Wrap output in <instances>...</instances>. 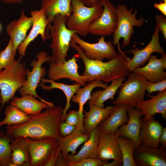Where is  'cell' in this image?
I'll list each match as a JSON object with an SVG mask.
<instances>
[{"label": "cell", "mask_w": 166, "mask_h": 166, "mask_svg": "<svg viewBox=\"0 0 166 166\" xmlns=\"http://www.w3.org/2000/svg\"><path fill=\"white\" fill-rule=\"evenodd\" d=\"M63 110L60 105L49 107L39 114L29 115L31 119L24 123L7 125L6 133L13 139L24 136L39 139L49 137L58 140L61 137L59 128Z\"/></svg>", "instance_id": "cell-1"}, {"label": "cell", "mask_w": 166, "mask_h": 166, "mask_svg": "<svg viewBox=\"0 0 166 166\" xmlns=\"http://www.w3.org/2000/svg\"><path fill=\"white\" fill-rule=\"evenodd\" d=\"M69 45L77 51L79 58L84 63L85 69L81 75L88 78L91 82L100 80L107 83L116 78L128 76L131 73L127 64L131 58L122 51L118 52L115 57L104 62L88 58L83 49L72 39Z\"/></svg>", "instance_id": "cell-2"}, {"label": "cell", "mask_w": 166, "mask_h": 166, "mask_svg": "<svg viewBox=\"0 0 166 166\" xmlns=\"http://www.w3.org/2000/svg\"><path fill=\"white\" fill-rule=\"evenodd\" d=\"M67 18L56 15L48 27L52 42L50 47L52 52L51 61L54 63L66 61L72 35L76 32L67 28Z\"/></svg>", "instance_id": "cell-3"}, {"label": "cell", "mask_w": 166, "mask_h": 166, "mask_svg": "<svg viewBox=\"0 0 166 166\" xmlns=\"http://www.w3.org/2000/svg\"><path fill=\"white\" fill-rule=\"evenodd\" d=\"M23 57L0 71V91L2 100L0 113L6 103L25 84L28 69L22 62Z\"/></svg>", "instance_id": "cell-4"}, {"label": "cell", "mask_w": 166, "mask_h": 166, "mask_svg": "<svg viewBox=\"0 0 166 166\" xmlns=\"http://www.w3.org/2000/svg\"><path fill=\"white\" fill-rule=\"evenodd\" d=\"M72 6V12L67 18V27L85 37L89 34L91 23L102 14L103 6L100 1L92 6H87L81 0H73Z\"/></svg>", "instance_id": "cell-5"}, {"label": "cell", "mask_w": 166, "mask_h": 166, "mask_svg": "<svg viewBox=\"0 0 166 166\" xmlns=\"http://www.w3.org/2000/svg\"><path fill=\"white\" fill-rule=\"evenodd\" d=\"M134 7L132 6L128 10V6L124 4H121L115 7L118 23L117 29L113 33V45H117L118 52L121 50L119 44V40L121 38L124 39L122 44L127 46L130 43L132 35L134 33V26L140 27L142 26L145 19L141 18L138 19L136 15L138 13L137 10L132 11Z\"/></svg>", "instance_id": "cell-6"}, {"label": "cell", "mask_w": 166, "mask_h": 166, "mask_svg": "<svg viewBox=\"0 0 166 166\" xmlns=\"http://www.w3.org/2000/svg\"><path fill=\"white\" fill-rule=\"evenodd\" d=\"M147 82L140 74L134 72H131L120 87L117 97L112 104L135 107L136 104L144 100Z\"/></svg>", "instance_id": "cell-7"}, {"label": "cell", "mask_w": 166, "mask_h": 166, "mask_svg": "<svg viewBox=\"0 0 166 166\" xmlns=\"http://www.w3.org/2000/svg\"><path fill=\"white\" fill-rule=\"evenodd\" d=\"M50 61L51 56L48 55L46 52L42 51L38 54L36 59L33 60L30 63V65L32 67V69L31 71L28 69L25 84L18 90L21 96L30 94L38 98L42 102L47 103L51 106L54 105L53 103L40 97L36 92V89L41 79L44 77L46 73V69L42 65L45 62Z\"/></svg>", "instance_id": "cell-8"}, {"label": "cell", "mask_w": 166, "mask_h": 166, "mask_svg": "<svg viewBox=\"0 0 166 166\" xmlns=\"http://www.w3.org/2000/svg\"><path fill=\"white\" fill-rule=\"evenodd\" d=\"M103 7V11L97 19L90 24L89 34L104 37L111 35L116 30L118 23L115 7L109 0H100Z\"/></svg>", "instance_id": "cell-9"}, {"label": "cell", "mask_w": 166, "mask_h": 166, "mask_svg": "<svg viewBox=\"0 0 166 166\" xmlns=\"http://www.w3.org/2000/svg\"><path fill=\"white\" fill-rule=\"evenodd\" d=\"M24 137L28 145L30 166H45L58 145V140L49 137L39 139Z\"/></svg>", "instance_id": "cell-10"}, {"label": "cell", "mask_w": 166, "mask_h": 166, "mask_svg": "<svg viewBox=\"0 0 166 166\" xmlns=\"http://www.w3.org/2000/svg\"><path fill=\"white\" fill-rule=\"evenodd\" d=\"M77 61L78 59L74 55L63 62H50L48 73L49 79L55 81L62 78L69 79L84 86L86 85L85 82H91L88 78L79 74Z\"/></svg>", "instance_id": "cell-11"}, {"label": "cell", "mask_w": 166, "mask_h": 166, "mask_svg": "<svg viewBox=\"0 0 166 166\" xmlns=\"http://www.w3.org/2000/svg\"><path fill=\"white\" fill-rule=\"evenodd\" d=\"M71 39L83 49L86 56L90 59L100 61L105 58L110 60L118 55L113 42L110 41H105L103 37L98 39L97 42L91 43L82 40L77 34L75 33Z\"/></svg>", "instance_id": "cell-12"}, {"label": "cell", "mask_w": 166, "mask_h": 166, "mask_svg": "<svg viewBox=\"0 0 166 166\" xmlns=\"http://www.w3.org/2000/svg\"><path fill=\"white\" fill-rule=\"evenodd\" d=\"M160 30L156 25L152 38L148 45L144 48L132 49L128 53H131L133 56L128 61L127 64L129 71L134 72L137 67L144 66L148 60L152 53L156 52L166 55L164 50L160 45L159 41Z\"/></svg>", "instance_id": "cell-13"}, {"label": "cell", "mask_w": 166, "mask_h": 166, "mask_svg": "<svg viewBox=\"0 0 166 166\" xmlns=\"http://www.w3.org/2000/svg\"><path fill=\"white\" fill-rule=\"evenodd\" d=\"M30 14L33 18L32 28L28 35L18 48V52L20 56L25 57L26 49L30 44L40 35L43 41L48 39L46 30L50 25L49 19L41 8L39 10H31Z\"/></svg>", "instance_id": "cell-14"}, {"label": "cell", "mask_w": 166, "mask_h": 166, "mask_svg": "<svg viewBox=\"0 0 166 166\" xmlns=\"http://www.w3.org/2000/svg\"><path fill=\"white\" fill-rule=\"evenodd\" d=\"M137 166H166V147L140 145L134 153Z\"/></svg>", "instance_id": "cell-15"}, {"label": "cell", "mask_w": 166, "mask_h": 166, "mask_svg": "<svg viewBox=\"0 0 166 166\" xmlns=\"http://www.w3.org/2000/svg\"><path fill=\"white\" fill-rule=\"evenodd\" d=\"M128 122L121 125L114 133L115 137L122 136L131 139L137 148L140 147L139 137L142 115L141 110L134 107H128Z\"/></svg>", "instance_id": "cell-16"}, {"label": "cell", "mask_w": 166, "mask_h": 166, "mask_svg": "<svg viewBox=\"0 0 166 166\" xmlns=\"http://www.w3.org/2000/svg\"><path fill=\"white\" fill-rule=\"evenodd\" d=\"M97 159L104 161L112 159L123 162L121 151L114 133L100 132Z\"/></svg>", "instance_id": "cell-17"}, {"label": "cell", "mask_w": 166, "mask_h": 166, "mask_svg": "<svg viewBox=\"0 0 166 166\" xmlns=\"http://www.w3.org/2000/svg\"><path fill=\"white\" fill-rule=\"evenodd\" d=\"M32 17H27L24 11L22 10L19 19L12 21L7 26L6 31L12 39L15 56L18 47L26 38L27 32L32 26Z\"/></svg>", "instance_id": "cell-18"}, {"label": "cell", "mask_w": 166, "mask_h": 166, "mask_svg": "<svg viewBox=\"0 0 166 166\" xmlns=\"http://www.w3.org/2000/svg\"><path fill=\"white\" fill-rule=\"evenodd\" d=\"M147 95L149 99L142 101L135 107L141 110L142 118L147 120L155 114L160 113L163 118L166 119V89L159 91L156 95Z\"/></svg>", "instance_id": "cell-19"}, {"label": "cell", "mask_w": 166, "mask_h": 166, "mask_svg": "<svg viewBox=\"0 0 166 166\" xmlns=\"http://www.w3.org/2000/svg\"><path fill=\"white\" fill-rule=\"evenodd\" d=\"M146 65L136 68L134 72L143 76L150 82H155L166 80V55L158 58L151 55Z\"/></svg>", "instance_id": "cell-20"}, {"label": "cell", "mask_w": 166, "mask_h": 166, "mask_svg": "<svg viewBox=\"0 0 166 166\" xmlns=\"http://www.w3.org/2000/svg\"><path fill=\"white\" fill-rule=\"evenodd\" d=\"M141 120L140 145L153 147L159 146V137L164 127L162 125L156 120L154 116L147 120L142 118Z\"/></svg>", "instance_id": "cell-21"}, {"label": "cell", "mask_w": 166, "mask_h": 166, "mask_svg": "<svg viewBox=\"0 0 166 166\" xmlns=\"http://www.w3.org/2000/svg\"><path fill=\"white\" fill-rule=\"evenodd\" d=\"M128 106L126 105H116L109 116L99 125L101 132L114 133L122 125L128 120Z\"/></svg>", "instance_id": "cell-22"}, {"label": "cell", "mask_w": 166, "mask_h": 166, "mask_svg": "<svg viewBox=\"0 0 166 166\" xmlns=\"http://www.w3.org/2000/svg\"><path fill=\"white\" fill-rule=\"evenodd\" d=\"M100 132L98 125L90 132L89 139L84 143L79 152L74 155L68 153L65 158L66 160L76 162L87 158H97Z\"/></svg>", "instance_id": "cell-23"}, {"label": "cell", "mask_w": 166, "mask_h": 166, "mask_svg": "<svg viewBox=\"0 0 166 166\" xmlns=\"http://www.w3.org/2000/svg\"><path fill=\"white\" fill-rule=\"evenodd\" d=\"M90 109L87 112L83 110L84 117L83 120L85 132L89 134L91 131L106 118L111 112L113 106L100 108L88 101Z\"/></svg>", "instance_id": "cell-24"}, {"label": "cell", "mask_w": 166, "mask_h": 166, "mask_svg": "<svg viewBox=\"0 0 166 166\" xmlns=\"http://www.w3.org/2000/svg\"><path fill=\"white\" fill-rule=\"evenodd\" d=\"M89 136V134H86L77 127L69 134L61 136L58 141L63 156L65 159L69 152L72 155L76 154L78 147L86 142Z\"/></svg>", "instance_id": "cell-25"}, {"label": "cell", "mask_w": 166, "mask_h": 166, "mask_svg": "<svg viewBox=\"0 0 166 166\" xmlns=\"http://www.w3.org/2000/svg\"><path fill=\"white\" fill-rule=\"evenodd\" d=\"M10 104L28 115L39 114L43 109L53 106L39 101L35 97L30 94L25 95L21 97L14 96L10 100Z\"/></svg>", "instance_id": "cell-26"}, {"label": "cell", "mask_w": 166, "mask_h": 166, "mask_svg": "<svg viewBox=\"0 0 166 166\" xmlns=\"http://www.w3.org/2000/svg\"><path fill=\"white\" fill-rule=\"evenodd\" d=\"M10 146L12 156L9 166H30L28 145L24 136L13 139Z\"/></svg>", "instance_id": "cell-27"}, {"label": "cell", "mask_w": 166, "mask_h": 166, "mask_svg": "<svg viewBox=\"0 0 166 166\" xmlns=\"http://www.w3.org/2000/svg\"><path fill=\"white\" fill-rule=\"evenodd\" d=\"M40 81L41 82H40L39 85L42 89L51 90L55 89H59L62 91L65 94L66 103L63 109L61 119V122L64 121L67 112L71 107L70 101L73 97L77 90L82 85L77 83L71 85H66L44 77L42 78Z\"/></svg>", "instance_id": "cell-28"}, {"label": "cell", "mask_w": 166, "mask_h": 166, "mask_svg": "<svg viewBox=\"0 0 166 166\" xmlns=\"http://www.w3.org/2000/svg\"><path fill=\"white\" fill-rule=\"evenodd\" d=\"M108 85L107 83H104L100 80H95L89 83L83 88H79L76 91V95L73 97L71 100L72 102L77 104L79 105V128L82 131L85 132L83 120L84 116L83 113L84 106L87 101L91 98V93L94 88L100 87L103 89L105 88Z\"/></svg>", "instance_id": "cell-29"}, {"label": "cell", "mask_w": 166, "mask_h": 166, "mask_svg": "<svg viewBox=\"0 0 166 166\" xmlns=\"http://www.w3.org/2000/svg\"><path fill=\"white\" fill-rule=\"evenodd\" d=\"M73 0H42L41 7L49 19L50 24L57 15L60 14L66 18L72 12Z\"/></svg>", "instance_id": "cell-30"}, {"label": "cell", "mask_w": 166, "mask_h": 166, "mask_svg": "<svg viewBox=\"0 0 166 166\" xmlns=\"http://www.w3.org/2000/svg\"><path fill=\"white\" fill-rule=\"evenodd\" d=\"M125 77H122L114 79L104 89L94 92L91 94V99L89 100L100 108H105L104 102L109 99H113L117 90L125 81Z\"/></svg>", "instance_id": "cell-31"}, {"label": "cell", "mask_w": 166, "mask_h": 166, "mask_svg": "<svg viewBox=\"0 0 166 166\" xmlns=\"http://www.w3.org/2000/svg\"><path fill=\"white\" fill-rule=\"evenodd\" d=\"M117 139L122 153V166H137L134 153L137 148L134 142L131 139L124 136H119Z\"/></svg>", "instance_id": "cell-32"}, {"label": "cell", "mask_w": 166, "mask_h": 166, "mask_svg": "<svg viewBox=\"0 0 166 166\" xmlns=\"http://www.w3.org/2000/svg\"><path fill=\"white\" fill-rule=\"evenodd\" d=\"M5 118L0 121V127L6 124L18 125L24 123L31 119V117L15 106L10 105L5 109Z\"/></svg>", "instance_id": "cell-33"}, {"label": "cell", "mask_w": 166, "mask_h": 166, "mask_svg": "<svg viewBox=\"0 0 166 166\" xmlns=\"http://www.w3.org/2000/svg\"><path fill=\"white\" fill-rule=\"evenodd\" d=\"M13 138L0 131V166H9L12 156L10 143Z\"/></svg>", "instance_id": "cell-34"}, {"label": "cell", "mask_w": 166, "mask_h": 166, "mask_svg": "<svg viewBox=\"0 0 166 166\" xmlns=\"http://www.w3.org/2000/svg\"><path fill=\"white\" fill-rule=\"evenodd\" d=\"M15 56L13 42L12 39L10 38L5 49L0 51V71L14 62L16 61Z\"/></svg>", "instance_id": "cell-35"}, {"label": "cell", "mask_w": 166, "mask_h": 166, "mask_svg": "<svg viewBox=\"0 0 166 166\" xmlns=\"http://www.w3.org/2000/svg\"><path fill=\"white\" fill-rule=\"evenodd\" d=\"M109 162L108 161H102L97 158H87L76 162L66 160V166H104Z\"/></svg>", "instance_id": "cell-36"}, {"label": "cell", "mask_w": 166, "mask_h": 166, "mask_svg": "<svg viewBox=\"0 0 166 166\" xmlns=\"http://www.w3.org/2000/svg\"><path fill=\"white\" fill-rule=\"evenodd\" d=\"M165 89H166V80L155 82L147 81L146 86V91L149 94Z\"/></svg>", "instance_id": "cell-37"}, {"label": "cell", "mask_w": 166, "mask_h": 166, "mask_svg": "<svg viewBox=\"0 0 166 166\" xmlns=\"http://www.w3.org/2000/svg\"><path fill=\"white\" fill-rule=\"evenodd\" d=\"M65 121L78 128L79 125V115L78 110H72L67 113Z\"/></svg>", "instance_id": "cell-38"}, {"label": "cell", "mask_w": 166, "mask_h": 166, "mask_svg": "<svg viewBox=\"0 0 166 166\" xmlns=\"http://www.w3.org/2000/svg\"><path fill=\"white\" fill-rule=\"evenodd\" d=\"M76 126L69 124L65 121L61 122L59 128V131L61 136L64 137L71 133L75 129Z\"/></svg>", "instance_id": "cell-39"}, {"label": "cell", "mask_w": 166, "mask_h": 166, "mask_svg": "<svg viewBox=\"0 0 166 166\" xmlns=\"http://www.w3.org/2000/svg\"><path fill=\"white\" fill-rule=\"evenodd\" d=\"M155 21L160 31L161 32L163 37L166 40V18L161 15H156Z\"/></svg>", "instance_id": "cell-40"}, {"label": "cell", "mask_w": 166, "mask_h": 166, "mask_svg": "<svg viewBox=\"0 0 166 166\" xmlns=\"http://www.w3.org/2000/svg\"><path fill=\"white\" fill-rule=\"evenodd\" d=\"M61 151V149L58 145L54 150L45 166H54L56 160Z\"/></svg>", "instance_id": "cell-41"}, {"label": "cell", "mask_w": 166, "mask_h": 166, "mask_svg": "<svg viewBox=\"0 0 166 166\" xmlns=\"http://www.w3.org/2000/svg\"><path fill=\"white\" fill-rule=\"evenodd\" d=\"M154 6L159 10L163 15L166 16V1L155 3L154 4Z\"/></svg>", "instance_id": "cell-42"}, {"label": "cell", "mask_w": 166, "mask_h": 166, "mask_svg": "<svg viewBox=\"0 0 166 166\" xmlns=\"http://www.w3.org/2000/svg\"><path fill=\"white\" fill-rule=\"evenodd\" d=\"M159 143L161 144V146L164 147H166V128L163 127L160 136Z\"/></svg>", "instance_id": "cell-43"}, {"label": "cell", "mask_w": 166, "mask_h": 166, "mask_svg": "<svg viewBox=\"0 0 166 166\" xmlns=\"http://www.w3.org/2000/svg\"><path fill=\"white\" fill-rule=\"evenodd\" d=\"M55 166H66V160L62 156L61 151L56 162Z\"/></svg>", "instance_id": "cell-44"}, {"label": "cell", "mask_w": 166, "mask_h": 166, "mask_svg": "<svg viewBox=\"0 0 166 166\" xmlns=\"http://www.w3.org/2000/svg\"><path fill=\"white\" fill-rule=\"evenodd\" d=\"M87 6H91L100 2V0H81Z\"/></svg>", "instance_id": "cell-45"}, {"label": "cell", "mask_w": 166, "mask_h": 166, "mask_svg": "<svg viewBox=\"0 0 166 166\" xmlns=\"http://www.w3.org/2000/svg\"><path fill=\"white\" fill-rule=\"evenodd\" d=\"M123 162L116 160H113V161L109 163V162L105 164L104 166H122Z\"/></svg>", "instance_id": "cell-46"}, {"label": "cell", "mask_w": 166, "mask_h": 166, "mask_svg": "<svg viewBox=\"0 0 166 166\" xmlns=\"http://www.w3.org/2000/svg\"><path fill=\"white\" fill-rule=\"evenodd\" d=\"M7 4L22 3V0H0Z\"/></svg>", "instance_id": "cell-47"}, {"label": "cell", "mask_w": 166, "mask_h": 166, "mask_svg": "<svg viewBox=\"0 0 166 166\" xmlns=\"http://www.w3.org/2000/svg\"><path fill=\"white\" fill-rule=\"evenodd\" d=\"M2 103V100L1 93H0V104H1Z\"/></svg>", "instance_id": "cell-48"}, {"label": "cell", "mask_w": 166, "mask_h": 166, "mask_svg": "<svg viewBox=\"0 0 166 166\" xmlns=\"http://www.w3.org/2000/svg\"><path fill=\"white\" fill-rule=\"evenodd\" d=\"M2 29V25H1V23H0V32L1 31Z\"/></svg>", "instance_id": "cell-49"}, {"label": "cell", "mask_w": 166, "mask_h": 166, "mask_svg": "<svg viewBox=\"0 0 166 166\" xmlns=\"http://www.w3.org/2000/svg\"><path fill=\"white\" fill-rule=\"evenodd\" d=\"M161 0L163 2L166 1V0Z\"/></svg>", "instance_id": "cell-50"}]
</instances>
